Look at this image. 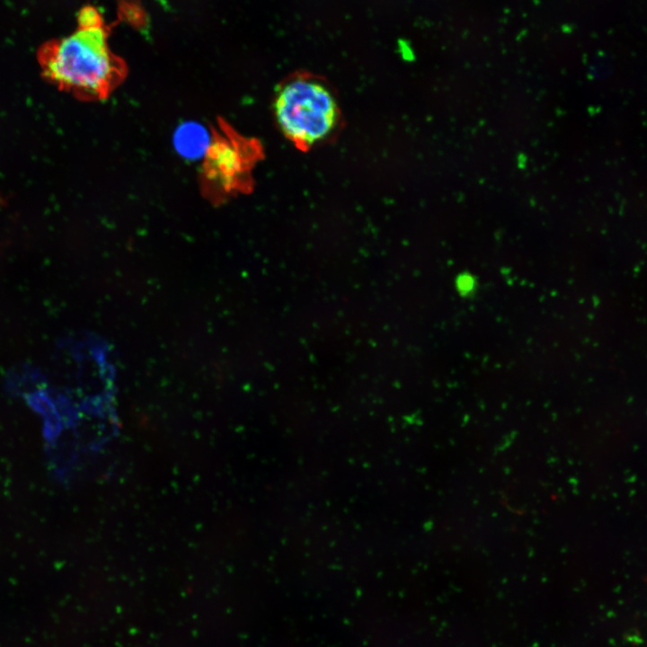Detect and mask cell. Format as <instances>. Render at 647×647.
I'll list each match as a JSON object with an SVG mask.
<instances>
[{"mask_svg": "<svg viewBox=\"0 0 647 647\" xmlns=\"http://www.w3.org/2000/svg\"><path fill=\"white\" fill-rule=\"evenodd\" d=\"M43 76L60 90L84 101H102L122 83L125 65L109 49L100 13L82 8L70 35L44 43L38 51Z\"/></svg>", "mask_w": 647, "mask_h": 647, "instance_id": "obj_1", "label": "cell"}, {"mask_svg": "<svg viewBox=\"0 0 647 647\" xmlns=\"http://www.w3.org/2000/svg\"><path fill=\"white\" fill-rule=\"evenodd\" d=\"M272 108L279 129L301 151L328 142L341 128L337 95L316 77L298 75L283 81L275 91Z\"/></svg>", "mask_w": 647, "mask_h": 647, "instance_id": "obj_2", "label": "cell"}, {"mask_svg": "<svg viewBox=\"0 0 647 647\" xmlns=\"http://www.w3.org/2000/svg\"><path fill=\"white\" fill-rule=\"evenodd\" d=\"M260 145L220 122L208 146L202 166V186L219 201L252 187V170L261 157Z\"/></svg>", "mask_w": 647, "mask_h": 647, "instance_id": "obj_3", "label": "cell"}]
</instances>
